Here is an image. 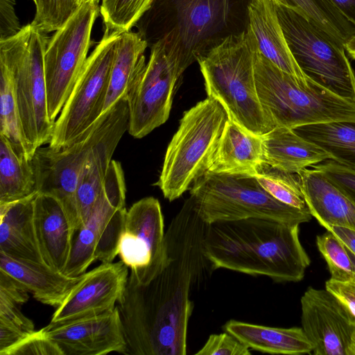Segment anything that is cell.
I'll use <instances>...</instances> for the list:
<instances>
[{
	"mask_svg": "<svg viewBox=\"0 0 355 355\" xmlns=\"http://www.w3.org/2000/svg\"><path fill=\"white\" fill-rule=\"evenodd\" d=\"M254 177L277 200L293 207L309 210L298 173L284 171L263 162Z\"/></svg>",
	"mask_w": 355,
	"mask_h": 355,
	"instance_id": "1f68e13d",
	"label": "cell"
},
{
	"mask_svg": "<svg viewBox=\"0 0 355 355\" xmlns=\"http://www.w3.org/2000/svg\"><path fill=\"white\" fill-rule=\"evenodd\" d=\"M178 78L164 42L152 44L148 62L141 63L126 95L131 136L142 138L167 121Z\"/></svg>",
	"mask_w": 355,
	"mask_h": 355,
	"instance_id": "5bb4252c",
	"label": "cell"
},
{
	"mask_svg": "<svg viewBox=\"0 0 355 355\" xmlns=\"http://www.w3.org/2000/svg\"><path fill=\"white\" fill-rule=\"evenodd\" d=\"M294 9L330 35H336L346 25V18L329 0H273Z\"/></svg>",
	"mask_w": 355,
	"mask_h": 355,
	"instance_id": "836d02e7",
	"label": "cell"
},
{
	"mask_svg": "<svg viewBox=\"0 0 355 355\" xmlns=\"http://www.w3.org/2000/svg\"><path fill=\"white\" fill-rule=\"evenodd\" d=\"M19 304L0 294V324L18 328L28 334L35 330L33 322L23 314Z\"/></svg>",
	"mask_w": 355,
	"mask_h": 355,
	"instance_id": "ab89813d",
	"label": "cell"
},
{
	"mask_svg": "<svg viewBox=\"0 0 355 355\" xmlns=\"http://www.w3.org/2000/svg\"><path fill=\"white\" fill-rule=\"evenodd\" d=\"M154 0H102L100 12L106 31L123 33L150 8Z\"/></svg>",
	"mask_w": 355,
	"mask_h": 355,
	"instance_id": "d6a6232c",
	"label": "cell"
},
{
	"mask_svg": "<svg viewBox=\"0 0 355 355\" xmlns=\"http://www.w3.org/2000/svg\"><path fill=\"white\" fill-rule=\"evenodd\" d=\"M126 187L119 162L112 160L99 196L87 221L75 233L63 271L69 277L85 272L95 261L112 262L124 230Z\"/></svg>",
	"mask_w": 355,
	"mask_h": 355,
	"instance_id": "30bf717a",
	"label": "cell"
},
{
	"mask_svg": "<svg viewBox=\"0 0 355 355\" xmlns=\"http://www.w3.org/2000/svg\"><path fill=\"white\" fill-rule=\"evenodd\" d=\"M147 40L131 31L121 33L111 69L103 114L123 96L141 63L146 60Z\"/></svg>",
	"mask_w": 355,
	"mask_h": 355,
	"instance_id": "83f0119b",
	"label": "cell"
},
{
	"mask_svg": "<svg viewBox=\"0 0 355 355\" xmlns=\"http://www.w3.org/2000/svg\"><path fill=\"white\" fill-rule=\"evenodd\" d=\"M263 162L261 135L250 132L229 118L209 158L207 171L254 177Z\"/></svg>",
	"mask_w": 355,
	"mask_h": 355,
	"instance_id": "44dd1931",
	"label": "cell"
},
{
	"mask_svg": "<svg viewBox=\"0 0 355 355\" xmlns=\"http://www.w3.org/2000/svg\"><path fill=\"white\" fill-rule=\"evenodd\" d=\"M347 355H355V330L352 334L350 343L348 345Z\"/></svg>",
	"mask_w": 355,
	"mask_h": 355,
	"instance_id": "7dc6e473",
	"label": "cell"
},
{
	"mask_svg": "<svg viewBox=\"0 0 355 355\" xmlns=\"http://www.w3.org/2000/svg\"><path fill=\"white\" fill-rule=\"evenodd\" d=\"M98 1L90 0L79 6L48 40L44 71L48 112L53 121L60 114L87 59Z\"/></svg>",
	"mask_w": 355,
	"mask_h": 355,
	"instance_id": "4fadbf2b",
	"label": "cell"
},
{
	"mask_svg": "<svg viewBox=\"0 0 355 355\" xmlns=\"http://www.w3.org/2000/svg\"><path fill=\"white\" fill-rule=\"evenodd\" d=\"M89 1H90V0H77V3H78V7Z\"/></svg>",
	"mask_w": 355,
	"mask_h": 355,
	"instance_id": "681fc988",
	"label": "cell"
},
{
	"mask_svg": "<svg viewBox=\"0 0 355 355\" xmlns=\"http://www.w3.org/2000/svg\"><path fill=\"white\" fill-rule=\"evenodd\" d=\"M207 225L189 198L168 225L160 255L130 269L117 303L128 354H187L191 293L214 271L203 250Z\"/></svg>",
	"mask_w": 355,
	"mask_h": 355,
	"instance_id": "6da1fadb",
	"label": "cell"
},
{
	"mask_svg": "<svg viewBox=\"0 0 355 355\" xmlns=\"http://www.w3.org/2000/svg\"><path fill=\"white\" fill-rule=\"evenodd\" d=\"M164 236L159 200L153 197L144 198L127 210L118 255L130 269L146 267L160 255Z\"/></svg>",
	"mask_w": 355,
	"mask_h": 355,
	"instance_id": "ac0fdd59",
	"label": "cell"
},
{
	"mask_svg": "<svg viewBox=\"0 0 355 355\" xmlns=\"http://www.w3.org/2000/svg\"><path fill=\"white\" fill-rule=\"evenodd\" d=\"M0 69V134L8 139L21 159L31 160L33 155L24 135L8 71L1 62Z\"/></svg>",
	"mask_w": 355,
	"mask_h": 355,
	"instance_id": "4dcf8cb0",
	"label": "cell"
},
{
	"mask_svg": "<svg viewBox=\"0 0 355 355\" xmlns=\"http://www.w3.org/2000/svg\"><path fill=\"white\" fill-rule=\"evenodd\" d=\"M34 225L44 262L53 270L62 273L70 256L73 235L68 217L57 198L37 193Z\"/></svg>",
	"mask_w": 355,
	"mask_h": 355,
	"instance_id": "ffe728a7",
	"label": "cell"
},
{
	"mask_svg": "<svg viewBox=\"0 0 355 355\" xmlns=\"http://www.w3.org/2000/svg\"><path fill=\"white\" fill-rule=\"evenodd\" d=\"M44 329L62 355L128 354L117 306L109 313Z\"/></svg>",
	"mask_w": 355,
	"mask_h": 355,
	"instance_id": "e0dca14e",
	"label": "cell"
},
{
	"mask_svg": "<svg viewBox=\"0 0 355 355\" xmlns=\"http://www.w3.org/2000/svg\"><path fill=\"white\" fill-rule=\"evenodd\" d=\"M249 28L259 51L284 71L304 80L295 61L280 24L273 0H251L249 6Z\"/></svg>",
	"mask_w": 355,
	"mask_h": 355,
	"instance_id": "d4e9b609",
	"label": "cell"
},
{
	"mask_svg": "<svg viewBox=\"0 0 355 355\" xmlns=\"http://www.w3.org/2000/svg\"><path fill=\"white\" fill-rule=\"evenodd\" d=\"M254 78L262 107L275 126L297 127L337 121H355V103L308 78L300 80L254 52Z\"/></svg>",
	"mask_w": 355,
	"mask_h": 355,
	"instance_id": "5b68a950",
	"label": "cell"
},
{
	"mask_svg": "<svg viewBox=\"0 0 355 355\" xmlns=\"http://www.w3.org/2000/svg\"><path fill=\"white\" fill-rule=\"evenodd\" d=\"M348 252H349V257L352 259V263L354 265V271H355V255L353 254L350 251L348 250ZM355 282V279L354 281Z\"/></svg>",
	"mask_w": 355,
	"mask_h": 355,
	"instance_id": "c3c4849f",
	"label": "cell"
},
{
	"mask_svg": "<svg viewBox=\"0 0 355 355\" xmlns=\"http://www.w3.org/2000/svg\"><path fill=\"white\" fill-rule=\"evenodd\" d=\"M121 35L105 31L101 42L87 57L55 121L49 144L52 149L60 150L73 144L102 115Z\"/></svg>",
	"mask_w": 355,
	"mask_h": 355,
	"instance_id": "7c38bea8",
	"label": "cell"
},
{
	"mask_svg": "<svg viewBox=\"0 0 355 355\" xmlns=\"http://www.w3.org/2000/svg\"><path fill=\"white\" fill-rule=\"evenodd\" d=\"M0 271L21 284L42 304L58 308L81 279L56 272L45 264L9 257L0 252Z\"/></svg>",
	"mask_w": 355,
	"mask_h": 355,
	"instance_id": "cb8c5ba5",
	"label": "cell"
},
{
	"mask_svg": "<svg viewBox=\"0 0 355 355\" xmlns=\"http://www.w3.org/2000/svg\"><path fill=\"white\" fill-rule=\"evenodd\" d=\"M338 11L355 26V0H329Z\"/></svg>",
	"mask_w": 355,
	"mask_h": 355,
	"instance_id": "f6af8a7d",
	"label": "cell"
},
{
	"mask_svg": "<svg viewBox=\"0 0 355 355\" xmlns=\"http://www.w3.org/2000/svg\"><path fill=\"white\" fill-rule=\"evenodd\" d=\"M316 245L327 263L331 279L340 282L354 281V268L348 250L331 232L327 230L318 235Z\"/></svg>",
	"mask_w": 355,
	"mask_h": 355,
	"instance_id": "e575fe53",
	"label": "cell"
},
{
	"mask_svg": "<svg viewBox=\"0 0 355 355\" xmlns=\"http://www.w3.org/2000/svg\"><path fill=\"white\" fill-rule=\"evenodd\" d=\"M256 39L249 28L213 49L198 62L208 96L218 100L229 117L263 135L275 127L258 97L254 78Z\"/></svg>",
	"mask_w": 355,
	"mask_h": 355,
	"instance_id": "277c9868",
	"label": "cell"
},
{
	"mask_svg": "<svg viewBox=\"0 0 355 355\" xmlns=\"http://www.w3.org/2000/svg\"><path fill=\"white\" fill-rule=\"evenodd\" d=\"M251 0H154L158 31L180 78L227 38L249 28ZM153 43V44H154Z\"/></svg>",
	"mask_w": 355,
	"mask_h": 355,
	"instance_id": "3957f363",
	"label": "cell"
},
{
	"mask_svg": "<svg viewBox=\"0 0 355 355\" xmlns=\"http://www.w3.org/2000/svg\"><path fill=\"white\" fill-rule=\"evenodd\" d=\"M196 355H251L250 348L232 334L225 331L209 336Z\"/></svg>",
	"mask_w": 355,
	"mask_h": 355,
	"instance_id": "f35d334b",
	"label": "cell"
},
{
	"mask_svg": "<svg viewBox=\"0 0 355 355\" xmlns=\"http://www.w3.org/2000/svg\"><path fill=\"white\" fill-rule=\"evenodd\" d=\"M48 40L31 24L13 36L0 40V62L9 73L21 126L30 150L49 144L55 121L47 105L44 54Z\"/></svg>",
	"mask_w": 355,
	"mask_h": 355,
	"instance_id": "8992f818",
	"label": "cell"
},
{
	"mask_svg": "<svg viewBox=\"0 0 355 355\" xmlns=\"http://www.w3.org/2000/svg\"><path fill=\"white\" fill-rule=\"evenodd\" d=\"M15 5V0H0V40L13 36L21 28Z\"/></svg>",
	"mask_w": 355,
	"mask_h": 355,
	"instance_id": "60d3db41",
	"label": "cell"
},
{
	"mask_svg": "<svg viewBox=\"0 0 355 355\" xmlns=\"http://www.w3.org/2000/svg\"><path fill=\"white\" fill-rule=\"evenodd\" d=\"M37 193L0 204V252L17 259L45 264L34 225V200Z\"/></svg>",
	"mask_w": 355,
	"mask_h": 355,
	"instance_id": "603a6c76",
	"label": "cell"
},
{
	"mask_svg": "<svg viewBox=\"0 0 355 355\" xmlns=\"http://www.w3.org/2000/svg\"><path fill=\"white\" fill-rule=\"evenodd\" d=\"M125 95L105 112L80 138L71 145L53 150L38 148L31 159L37 191L53 196L62 205L73 235L79 228L76 190L79 173L92 150L108 132L124 104Z\"/></svg>",
	"mask_w": 355,
	"mask_h": 355,
	"instance_id": "8fae6325",
	"label": "cell"
},
{
	"mask_svg": "<svg viewBox=\"0 0 355 355\" xmlns=\"http://www.w3.org/2000/svg\"><path fill=\"white\" fill-rule=\"evenodd\" d=\"M326 230L331 232L355 255V230L340 226H330Z\"/></svg>",
	"mask_w": 355,
	"mask_h": 355,
	"instance_id": "ee69618b",
	"label": "cell"
},
{
	"mask_svg": "<svg viewBox=\"0 0 355 355\" xmlns=\"http://www.w3.org/2000/svg\"><path fill=\"white\" fill-rule=\"evenodd\" d=\"M299 225L261 218L211 223L205 230L204 252L214 270L297 282L311 263L300 240Z\"/></svg>",
	"mask_w": 355,
	"mask_h": 355,
	"instance_id": "7a4b0ae2",
	"label": "cell"
},
{
	"mask_svg": "<svg viewBox=\"0 0 355 355\" xmlns=\"http://www.w3.org/2000/svg\"><path fill=\"white\" fill-rule=\"evenodd\" d=\"M28 293L17 282L5 272L0 271V294L21 305L28 300Z\"/></svg>",
	"mask_w": 355,
	"mask_h": 355,
	"instance_id": "7bdbcfd3",
	"label": "cell"
},
{
	"mask_svg": "<svg viewBox=\"0 0 355 355\" xmlns=\"http://www.w3.org/2000/svg\"><path fill=\"white\" fill-rule=\"evenodd\" d=\"M275 5L289 49L304 75L355 103V74L345 45L300 12L278 3Z\"/></svg>",
	"mask_w": 355,
	"mask_h": 355,
	"instance_id": "9c48e42d",
	"label": "cell"
},
{
	"mask_svg": "<svg viewBox=\"0 0 355 355\" xmlns=\"http://www.w3.org/2000/svg\"><path fill=\"white\" fill-rule=\"evenodd\" d=\"M223 329L248 348L263 353L300 355L313 352L302 327H272L230 320Z\"/></svg>",
	"mask_w": 355,
	"mask_h": 355,
	"instance_id": "4316f807",
	"label": "cell"
},
{
	"mask_svg": "<svg viewBox=\"0 0 355 355\" xmlns=\"http://www.w3.org/2000/svg\"><path fill=\"white\" fill-rule=\"evenodd\" d=\"M37 192L31 160L21 159L8 139L0 134V204L17 201Z\"/></svg>",
	"mask_w": 355,
	"mask_h": 355,
	"instance_id": "f546056e",
	"label": "cell"
},
{
	"mask_svg": "<svg viewBox=\"0 0 355 355\" xmlns=\"http://www.w3.org/2000/svg\"><path fill=\"white\" fill-rule=\"evenodd\" d=\"M298 174L309 210L320 225L355 230V205L322 171L305 168Z\"/></svg>",
	"mask_w": 355,
	"mask_h": 355,
	"instance_id": "7402d4cb",
	"label": "cell"
},
{
	"mask_svg": "<svg viewBox=\"0 0 355 355\" xmlns=\"http://www.w3.org/2000/svg\"><path fill=\"white\" fill-rule=\"evenodd\" d=\"M121 260L101 263L81 279L55 309L47 327H56L112 312L122 297L129 276Z\"/></svg>",
	"mask_w": 355,
	"mask_h": 355,
	"instance_id": "9a60e30c",
	"label": "cell"
},
{
	"mask_svg": "<svg viewBox=\"0 0 355 355\" xmlns=\"http://www.w3.org/2000/svg\"><path fill=\"white\" fill-rule=\"evenodd\" d=\"M129 122L127 100L108 132L89 155L79 173L76 190L78 230L92 213L103 186L113 153L123 135L128 130Z\"/></svg>",
	"mask_w": 355,
	"mask_h": 355,
	"instance_id": "d6986e66",
	"label": "cell"
},
{
	"mask_svg": "<svg viewBox=\"0 0 355 355\" xmlns=\"http://www.w3.org/2000/svg\"><path fill=\"white\" fill-rule=\"evenodd\" d=\"M302 328L315 355H347L355 317L327 289L309 287L301 297Z\"/></svg>",
	"mask_w": 355,
	"mask_h": 355,
	"instance_id": "2e32d148",
	"label": "cell"
},
{
	"mask_svg": "<svg viewBox=\"0 0 355 355\" xmlns=\"http://www.w3.org/2000/svg\"><path fill=\"white\" fill-rule=\"evenodd\" d=\"M189 191L194 209L207 224L261 218L300 225L313 217L309 210L275 199L254 176L207 171Z\"/></svg>",
	"mask_w": 355,
	"mask_h": 355,
	"instance_id": "ba28073f",
	"label": "cell"
},
{
	"mask_svg": "<svg viewBox=\"0 0 355 355\" xmlns=\"http://www.w3.org/2000/svg\"><path fill=\"white\" fill-rule=\"evenodd\" d=\"M293 130L320 146L331 159L355 171V121H331L302 125Z\"/></svg>",
	"mask_w": 355,
	"mask_h": 355,
	"instance_id": "f1b7e54d",
	"label": "cell"
},
{
	"mask_svg": "<svg viewBox=\"0 0 355 355\" xmlns=\"http://www.w3.org/2000/svg\"><path fill=\"white\" fill-rule=\"evenodd\" d=\"M345 49L350 57L355 60V34L347 42Z\"/></svg>",
	"mask_w": 355,
	"mask_h": 355,
	"instance_id": "bcb514c9",
	"label": "cell"
},
{
	"mask_svg": "<svg viewBox=\"0 0 355 355\" xmlns=\"http://www.w3.org/2000/svg\"><path fill=\"white\" fill-rule=\"evenodd\" d=\"M35 4L37 3V0H33Z\"/></svg>",
	"mask_w": 355,
	"mask_h": 355,
	"instance_id": "f907efd6",
	"label": "cell"
},
{
	"mask_svg": "<svg viewBox=\"0 0 355 355\" xmlns=\"http://www.w3.org/2000/svg\"><path fill=\"white\" fill-rule=\"evenodd\" d=\"M311 167L322 171L355 205V171L331 159Z\"/></svg>",
	"mask_w": 355,
	"mask_h": 355,
	"instance_id": "74e56055",
	"label": "cell"
},
{
	"mask_svg": "<svg viewBox=\"0 0 355 355\" xmlns=\"http://www.w3.org/2000/svg\"><path fill=\"white\" fill-rule=\"evenodd\" d=\"M229 118L225 108L211 96L184 112L155 184L165 198L178 199L207 171Z\"/></svg>",
	"mask_w": 355,
	"mask_h": 355,
	"instance_id": "52a82bcc",
	"label": "cell"
},
{
	"mask_svg": "<svg viewBox=\"0 0 355 355\" xmlns=\"http://www.w3.org/2000/svg\"><path fill=\"white\" fill-rule=\"evenodd\" d=\"M31 23L46 33L61 28L78 8L77 0H37Z\"/></svg>",
	"mask_w": 355,
	"mask_h": 355,
	"instance_id": "d590c367",
	"label": "cell"
},
{
	"mask_svg": "<svg viewBox=\"0 0 355 355\" xmlns=\"http://www.w3.org/2000/svg\"><path fill=\"white\" fill-rule=\"evenodd\" d=\"M325 288L334 294L355 317V282H340L331 278Z\"/></svg>",
	"mask_w": 355,
	"mask_h": 355,
	"instance_id": "b9f144b4",
	"label": "cell"
},
{
	"mask_svg": "<svg viewBox=\"0 0 355 355\" xmlns=\"http://www.w3.org/2000/svg\"><path fill=\"white\" fill-rule=\"evenodd\" d=\"M4 355H62L58 346L44 329L35 331L6 352Z\"/></svg>",
	"mask_w": 355,
	"mask_h": 355,
	"instance_id": "8d00e7d4",
	"label": "cell"
},
{
	"mask_svg": "<svg viewBox=\"0 0 355 355\" xmlns=\"http://www.w3.org/2000/svg\"><path fill=\"white\" fill-rule=\"evenodd\" d=\"M261 137L264 162L284 171L299 173L330 159L320 146L285 126L277 125Z\"/></svg>",
	"mask_w": 355,
	"mask_h": 355,
	"instance_id": "484cf974",
	"label": "cell"
},
{
	"mask_svg": "<svg viewBox=\"0 0 355 355\" xmlns=\"http://www.w3.org/2000/svg\"><path fill=\"white\" fill-rule=\"evenodd\" d=\"M97 1H99V0H97Z\"/></svg>",
	"mask_w": 355,
	"mask_h": 355,
	"instance_id": "816d5d0a",
	"label": "cell"
}]
</instances>
